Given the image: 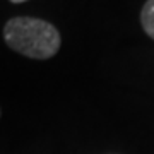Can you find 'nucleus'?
<instances>
[{"label": "nucleus", "mask_w": 154, "mask_h": 154, "mask_svg": "<svg viewBox=\"0 0 154 154\" xmlns=\"http://www.w3.org/2000/svg\"><path fill=\"white\" fill-rule=\"evenodd\" d=\"M9 48L34 60H48L60 50V33L53 24L36 17H14L4 28Z\"/></svg>", "instance_id": "nucleus-1"}, {"label": "nucleus", "mask_w": 154, "mask_h": 154, "mask_svg": "<svg viewBox=\"0 0 154 154\" xmlns=\"http://www.w3.org/2000/svg\"><path fill=\"white\" fill-rule=\"evenodd\" d=\"M140 24L147 36L154 39V0H147L140 12Z\"/></svg>", "instance_id": "nucleus-2"}, {"label": "nucleus", "mask_w": 154, "mask_h": 154, "mask_svg": "<svg viewBox=\"0 0 154 154\" xmlns=\"http://www.w3.org/2000/svg\"><path fill=\"white\" fill-rule=\"evenodd\" d=\"M12 4H22V2H26V0H11Z\"/></svg>", "instance_id": "nucleus-3"}, {"label": "nucleus", "mask_w": 154, "mask_h": 154, "mask_svg": "<svg viewBox=\"0 0 154 154\" xmlns=\"http://www.w3.org/2000/svg\"><path fill=\"white\" fill-rule=\"evenodd\" d=\"M0 115H2V110H0Z\"/></svg>", "instance_id": "nucleus-4"}]
</instances>
